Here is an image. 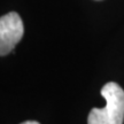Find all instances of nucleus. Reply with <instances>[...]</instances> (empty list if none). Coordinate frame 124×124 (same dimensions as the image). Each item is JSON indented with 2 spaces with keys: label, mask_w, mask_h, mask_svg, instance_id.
<instances>
[{
  "label": "nucleus",
  "mask_w": 124,
  "mask_h": 124,
  "mask_svg": "<svg viewBox=\"0 0 124 124\" xmlns=\"http://www.w3.org/2000/svg\"><path fill=\"white\" fill-rule=\"evenodd\" d=\"M24 35L22 18L15 12L5 14L0 18V55L10 53Z\"/></svg>",
  "instance_id": "f03ea898"
},
{
  "label": "nucleus",
  "mask_w": 124,
  "mask_h": 124,
  "mask_svg": "<svg viewBox=\"0 0 124 124\" xmlns=\"http://www.w3.org/2000/svg\"><path fill=\"white\" fill-rule=\"evenodd\" d=\"M101 95L106 100L103 108L91 109L87 124H123L124 121V91L115 82L102 86Z\"/></svg>",
  "instance_id": "f257e3e1"
},
{
  "label": "nucleus",
  "mask_w": 124,
  "mask_h": 124,
  "mask_svg": "<svg viewBox=\"0 0 124 124\" xmlns=\"http://www.w3.org/2000/svg\"><path fill=\"white\" fill-rule=\"evenodd\" d=\"M21 124H39L37 121H25V122H23Z\"/></svg>",
  "instance_id": "7ed1b4c3"
}]
</instances>
